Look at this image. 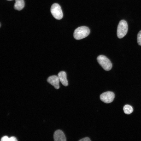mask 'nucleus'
I'll return each mask as SVG.
<instances>
[{"mask_svg": "<svg viewBox=\"0 0 141 141\" xmlns=\"http://www.w3.org/2000/svg\"><path fill=\"white\" fill-rule=\"evenodd\" d=\"M90 32V30L87 27L80 26L75 30L73 34L74 37L76 40L81 39L88 36Z\"/></svg>", "mask_w": 141, "mask_h": 141, "instance_id": "f257e3e1", "label": "nucleus"}, {"mask_svg": "<svg viewBox=\"0 0 141 141\" xmlns=\"http://www.w3.org/2000/svg\"><path fill=\"white\" fill-rule=\"evenodd\" d=\"M128 30V26L127 22L124 20H120L118 25L117 35L119 38L124 37L127 33Z\"/></svg>", "mask_w": 141, "mask_h": 141, "instance_id": "f03ea898", "label": "nucleus"}, {"mask_svg": "<svg viewBox=\"0 0 141 141\" xmlns=\"http://www.w3.org/2000/svg\"><path fill=\"white\" fill-rule=\"evenodd\" d=\"M97 60L104 70L109 71L111 69L112 66V63L105 56L102 55H99L97 58Z\"/></svg>", "mask_w": 141, "mask_h": 141, "instance_id": "7ed1b4c3", "label": "nucleus"}, {"mask_svg": "<svg viewBox=\"0 0 141 141\" xmlns=\"http://www.w3.org/2000/svg\"><path fill=\"white\" fill-rule=\"evenodd\" d=\"M50 11L53 17L57 20L62 19L63 16L62 11L60 5L58 4L55 3L51 6Z\"/></svg>", "mask_w": 141, "mask_h": 141, "instance_id": "20e7f679", "label": "nucleus"}, {"mask_svg": "<svg viewBox=\"0 0 141 141\" xmlns=\"http://www.w3.org/2000/svg\"><path fill=\"white\" fill-rule=\"evenodd\" d=\"M115 97L114 93L111 91L104 92L100 95L101 101L105 103H109L112 102Z\"/></svg>", "mask_w": 141, "mask_h": 141, "instance_id": "39448f33", "label": "nucleus"}, {"mask_svg": "<svg viewBox=\"0 0 141 141\" xmlns=\"http://www.w3.org/2000/svg\"><path fill=\"white\" fill-rule=\"evenodd\" d=\"M47 81L53 86L56 89L59 88V83L60 80L58 76L53 75L49 77L47 79Z\"/></svg>", "mask_w": 141, "mask_h": 141, "instance_id": "423d86ee", "label": "nucleus"}, {"mask_svg": "<svg viewBox=\"0 0 141 141\" xmlns=\"http://www.w3.org/2000/svg\"><path fill=\"white\" fill-rule=\"evenodd\" d=\"M53 138L55 141H66V138L63 132L61 130H58L54 133Z\"/></svg>", "mask_w": 141, "mask_h": 141, "instance_id": "0eeeda50", "label": "nucleus"}, {"mask_svg": "<svg viewBox=\"0 0 141 141\" xmlns=\"http://www.w3.org/2000/svg\"><path fill=\"white\" fill-rule=\"evenodd\" d=\"M58 76L60 81L63 85L66 86L68 85V83L67 80L66 74L64 71L60 72L58 74Z\"/></svg>", "mask_w": 141, "mask_h": 141, "instance_id": "6e6552de", "label": "nucleus"}, {"mask_svg": "<svg viewBox=\"0 0 141 141\" xmlns=\"http://www.w3.org/2000/svg\"><path fill=\"white\" fill-rule=\"evenodd\" d=\"M14 7L16 10H22L25 6V2L24 0H15Z\"/></svg>", "mask_w": 141, "mask_h": 141, "instance_id": "1a4fd4ad", "label": "nucleus"}, {"mask_svg": "<svg viewBox=\"0 0 141 141\" xmlns=\"http://www.w3.org/2000/svg\"><path fill=\"white\" fill-rule=\"evenodd\" d=\"M123 110L124 113L127 114H131L133 111L132 107L129 105H126L123 107Z\"/></svg>", "mask_w": 141, "mask_h": 141, "instance_id": "9d476101", "label": "nucleus"}, {"mask_svg": "<svg viewBox=\"0 0 141 141\" xmlns=\"http://www.w3.org/2000/svg\"><path fill=\"white\" fill-rule=\"evenodd\" d=\"M137 41L138 44L141 46V30L140 31L138 34Z\"/></svg>", "mask_w": 141, "mask_h": 141, "instance_id": "9b49d317", "label": "nucleus"}, {"mask_svg": "<svg viewBox=\"0 0 141 141\" xmlns=\"http://www.w3.org/2000/svg\"><path fill=\"white\" fill-rule=\"evenodd\" d=\"M1 141H9V138L7 136H4L1 138Z\"/></svg>", "mask_w": 141, "mask_h": 141, "instance_id": "f8f14e48", "label": "nucleus"}, {"mask_svg": "<svg viewBox=\"0 0 141 141\" xmlns=\"http://www.w3.org/2000/svg\"><path fill=\"white\" fill-rule=\"evenodd\" d=\"M79 141H91L90 138L88 137H86L79 140Z\"/></svg>", "mask_w": 141, "mask_h": 141, "instance_id": "ddd939ff", "label": "nucleus"}, {"mask_svg": "<svg viewBox=\"0 0 141 141\" xmlns=\"http://www.w3.org/2000/svg\"><path fill=\"white\" fill-rule=\"evenodd\" d=\"M17 141L16 138L14 136H12L9 138V141Z\"/></svg>", "mask_w": 141, "mask_h": 141, "instance_id": "4468645a", "label": "nucleus"}, {"mask_svg": "<svg viewBox=\"0 0 141 141\" xmlns=\"http://www.w3.org/2000/svg\"><path fill=\"white\" fill-rule=\"evenodd\" d=\"M8 0V1H12V0Z\"/></svg>", "mask_w": 141, "mask_h": 141, "instance_id": "2eb2a0df", "label": "nucleus"}]
</instances>
